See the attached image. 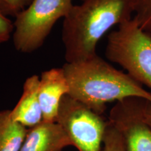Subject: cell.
Wrapping results in <instances>:
<instances>
[{
  "mask_svg": "<svg viewBox=\"0 0 151 151\" xmlns=\"http://www.w3.org/2000/svg\"><path fill=\"white\" fill-rule=\"evenodd\" d=\"M69 87V95L98 114L106 104L127 97L143 98L151 102V92L127 73L116 69L97 54L62 66Z\"/></svg>",
  "mask_w": 151,
  "mask_h": 151,
  "instance_id": "obj_1",
  "label": "cell"
},
{
  "mask_svg": "<svg viewBox=\"0 0 151 151\" xmlns=\"http://www.w3.org/2000/svg\"><path fill=\"white\" fill-rule=\"evenodd\" d=\"M134 0H83L63 19L62 40L66 62L97 54V45L111 27L132 18Z\"/></svg>",
  "mask_w": 151,
  "mask_h": 151,
  "instance_id": "obj_2",
  "label": "cell"
},
{
  "mask_svg": "<svg viewBox=\"0 0 151 151\" xmlns=\"http://www.w3.org/2000/svg\"><path fill=\"white\" fill-rule=\"evenodd\" d=\"M105 55L132 78L151 89V33L141 29L134 18L120 24L109 35Z\"/></svg>",
  "mask_w": 151,
  "mask_h": 151,
  "instance_id": "obj_3",
  "label": "cell"
},
{
  "mask_svg": "<svg viewBox=\"0 0 151 151\" xmlns=\"http://www.w3.org/2000/svg\"><path fill=\"white\" fill-rule=\"evenodd\" d=\"M73 0H32L16 15L12 39L14 48L30 53L44 43L53 26L71 11Z\"/></svg>",
  "mask_w": 151,
  "mask_h": 151,
  "instance_id": "obj_4",
  "label": "cell"
},
{
  "mask_svg": "<svg viewBox=\"0 0 151 151\" xmlns=\"http://www.w3.org/2000/svg\"><path fill=\"white\" fill-rule=\"evenodd\" d=\"M56 122L78 151H101L108 120L69 94L62 98Z\"/></svg>",
  "mask_w": 151,
  "mask_h": 151,
  "instance_id": "obj_5",
  "label": "cell"
},
{
  "mask_svg": "<svg viewBox=\"0 0 151 151\" xmlns=\"http://www.w3.org/2000/svg\"><path fill=\"white\" fill-rule=\"evenodd\" d=\"M145 99L127 97L116 101L108 120L119 132L126 151H151V127L143 115Z\"/></svg>",
  "mask_w": 151,
  "mask_h": 151,
  "instance_id": "obj_6",
  "label": "cell"
},
{
  "mask_svg": "<svg viewBox=\"0 0 151 151\" xmlns=\"http://www.w3.org/2000/svg\"><path fill=\"white\" fill-rule=\"evenodd\" d=\"M69 92V84L62 67L52 68L41 73L39 99L43 121L56 122L62 98Z\"/></svg>",
  "mask_w": 151,
  "mask_h": 151,
  "instance_id": "obj_7",
  "label": "cell"
},
{
  "mask_svg": "<svg viewBox=\"0 0 151 151\" xmlns=\"http://www.w3.org/2000/svg\"><path fill=\"white\" fill-rule=\"evenodd\" d=\"M69 146L71 141L60 124L42 121L28 129L20 151H62Z\"/></svg>",
  "mask_w": 151,
  "mask_h": 151,
  "instance_id": "obj_8",
  "label": "cell"
},
{
  "mask_svg": "<svg viewBox=\"0 0 151 151\" xmlns=\"http://www.w3.org/2000/svg\"><path fill=\"white\" fill-rule=\"evenodd\" d=\"M40 77L30 76L23 85V91L18 102L11 110L12 118L25 127L32 128L43 121L39 99Z\"/></svg>",
  "mask_w": 151,
  "mask_h": 151,
  "instance_id": "obj_9",
  "label": "cell"
},
{
  "mask_svg": "<svg viewBox=\"0 0 151 151\" xmlns=\"http://www.w3.org/2000/svg\"><path fill=\"white\" fill-rule=\"evenodd\" d=\"M28 129L12 118L11 110L0 111V151H20Z\"/></svg>",
  "mask_w": 151,
  "mask_h": 151,
  "instance_id": "obj_10",
  "label": "cell"
},
{
  "mask_svg": "<svg viewBox=\"0 0 151 151\" xmlns=\"http://www.w3.org/2000/svg\"><path fill=\"white\" fill-rule=\"evenodd\" d=\"M134 14L139 27L151 33V0H134Z\"/></svg>",
  "mask_w": 151,
  "mask_h": 151,
  "instance_id": "obj_11",
  "label": "cell"
},
{
  "mask_svg": "<svg viewBox=\"0 0 151 151\" xmlns=\"http://www.w3.org/2000/svg\"><path fill=\"white\" fill-rule=\"evenodd\" d=\"M101 151H126L121 136L109 120Z\"/></svg>",
  "mask_w": 151,
  "mask_h": 151,
  "instance_id": "obj_12",
  "label": "cell"
},
{
  "mask_svg": "<svg viewBox=\"0 0 151 151\" xmlns=\"http://www.w3.org/2000/svg\"><path fill=\"white\" fill-rule=\"evenodd\" d=\"M32 1V0H0V11L6 16L16 17Z\"/></svg>",
  "mask_w": 151,
  "mask_h": 151,
  "instance_id": "obj_13",
  "label": "cell"
},
{
  "mask_svg": "<svg viewBox=\"0 0 151 151\" xmlns=\"http://www.w3.org/2000/svg\"><path fill=\"white\" fill-rule=\"evenodd\" d=\"M14 22L0 11V44L6 42L12 37Z\"/></svg>",
  "mask_w": 151,
  "mask_h": 151,
  "instance_id": "obj_14",
  "label": "cell"
},
{
  "mask_svg": "<svg viewBox=\"0 0 151 151\" xmlns=\"http://www.w3.org/2000/svg\"><path fill=\"white\" fill-rule=\"evenodd\" d=\"M143 118L151 127V102L145 99L143 106Z\"/></svg>",
  "mask_w": 151,
  "mask_h": 151,
  "instance_id": "obj_15",
  "label": "cell"
}]
</instances>
